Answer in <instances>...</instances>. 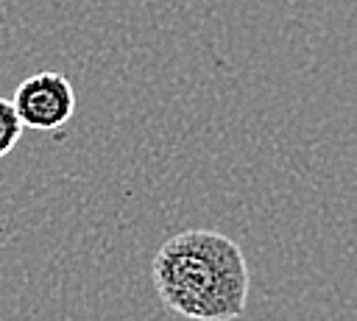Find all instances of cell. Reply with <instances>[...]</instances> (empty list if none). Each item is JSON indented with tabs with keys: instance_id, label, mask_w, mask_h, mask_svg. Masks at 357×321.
<instances>
[{
	"instance_id": "obj_1",
	"label": "cell",
	"mask_w": 357,
	"mask_h": 321,
	"mask_svg": "<svg viewBox=\"0 0 357 321\" xmlns=\"http://www.w3.org/2000/svg\"><path fill=\"white\" fill-rule=\"evenodd\" d=\"M151 279L159 301L190 321H237L251 290L240 243L212 229L167 237L153 254Z\"/></svg>"
},
{
	"instance_id": "obj_2",
	"label": "cell",
	"mask_w": 357,
	"mask_h": 321,
	"mask_svg": "<svg viewBox=\"0 0 357 321\" xmlns=\"http://www.w3.org/2000/svg\"><path fill=\"white\" fill-rule=\"evenodd\" d=\"M11 100H14L22 123L28 128H36V131L61 128L75 114L73 81L56 70L33 73L25 81H20Z\"/></svg>"
},
{
	"instance_id": "obj_3",
	"label": "cell",
	"mask_w": 357,
	"mask_h": 321,
	"mask_svg": "<svg viewBox=\"0 0 357 321\" xmlns=\"http://www.w3.org/2000/svg\"><path fill=\"white\" fill-rule=\"evenodd\" d=\"M22 128H25V123H22V117L17 114L14 100L0 98V159L14 151V145H17L20 137H22Z\"/></svg>"
}]
</instances>
